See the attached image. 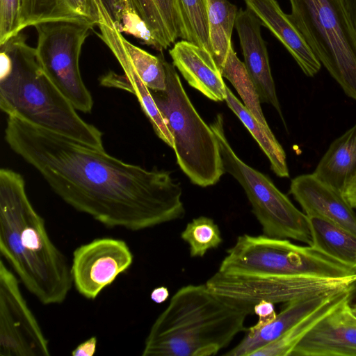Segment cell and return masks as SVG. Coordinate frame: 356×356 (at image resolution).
<instances>
[{
  "mask_svg": "<svg viewBox=\"0 0 356 356\" xmlns=\"http://www.w3.org/2000/svg\"><path fill=\"white\" fill-rule=\"evenodd\" d=\"M4 133L58 197L105 227L139 231L185 215L181 188L168 171L125 163L15 116H8Z\"/></svg>",
  "mask_w": 356,
  "mask_h": 356,
  "instance_id": "6da1fadb",
  "label": "cell"
},
{
  "mask_svg": "<svg viewBox=\"0 0 356 356\" xmlns=\"http://www.w3.org/2000/svg\"><path fill=\"white\" fill-rule=\"evenodd\" d=\"M0 252L42 304L66 300L73 284L70 266L31 204L23 177L8 168L0 170Z\"/></svg>",
  "mask_w": 356,
  "mask_h": 356,
  "instance_id": "7a4b0ae2",
  "label": "cell"
},
{
  "mask_svg": "<svg viewBox=\"0 0 356 356\" xmlns=\"http://www.w3.org/2000/svg\"><path fill=\"white\" fill-rule=\"evenodd\" d=\"M252 306L221 296L206 284L180 288L152 324L143 356H211L245 331Z\"/></svg>",
  "mask_w": 356,
  "mask_h": 356,
  "instance_id": "3957f363",
  "label": "cell"
},
{
  "mask_svg": "<svg viewBox=\"0 0 356 356\" xmlns=\"http://www.w3.org/2000/svg\"><path fill=\"white\" fill-rule=\"evenodd\" d=\"M0 108L33 125L104 149L102 133L86 122L41 68L22 32L0 44Z\"/></svg>",
  "mask_w": 356,
  "mask_h": 356,
  "instance_id": "277c9868",
  "label": "cell"
},
{
  "mask_svg": "<svg viewBox=\"0 0 356 356\" xmlns=\"http://www.w3.org/2000/svg\"><path fill=\"white\" fill-rule=\"evenodd\" d=\"M164 66L165 89L149 90L172 135L177 162L193 184L213 186L225 172L218 140L193 106L174 65L164 60Z\"/></svg>",
  "mask_w": 356,
  "mask_h": 356,
  "instance_id": "5b68a950",
  "label": "cell"
},
{
  "mask_svg": "<svg viewBox=\"0 0 356 356\" xmlns=\"http://www.w3.org/2000/svg\"><path fill=\"white\" fill-rule=\"evenodd\" d=\"M219 271L257 275H314L330 278L355 277L351 266L312 246L266 235L239 236L227 251Z\"/></svg>",
  "mask_w": 356,
  "mask_h": 356,
  "instance_id": "8992f818",
  "label": "cell"
},
{
  "mask_svg": "<svg viewBox=\"0 0 356 356\" xmlns=\"http://www.w3.org/2000/svg\"><path fill=\"white\" fill-rule=\"evenodd\" d=\"M289 2V17L321 65L356 100V30L341 0Z\"/></svg>",
  "mask_w": 356,
  "mask_h": 356,
  "instance_id": "52a82bcc",
  "label": "cell"
},
{
  "mask_svg": "<svg viewBox=\"0 0 356 356\" xmlns=\"http://www.w3.org/2000/svg\"><path fill=\"white\" fill-rule=\"evenodd\" d=\"M210 127L219 144L225 172L234 177L244 189L264 234L310 245L312 239L307 216L298 209L269 177L236 155L225 136L221 114L216 115Z\"/></svg>",
  "mask_w": 356,
  "mask_h": 356,
  "instance_id": "ba28073f",
  "label": "cell"
},
{
  "mask_svg": "<svg viewBox=\"0 0 356 356\" xmlns=\"http://www.w3.org/2000/svg\"><path fill=\"white\" fill-rule=\"evenodd\" d=\"M34 26L37 32L35 51L41 68L76 111L90 113L93 99L82 79L79 58L95 26L79 20H57Z\"/></svg>",
  "mask_w": 356,
  "mask_h": 356,
  "instance_id": "9c48e42d",
  "label": "cell"
},
{
  "mask_svg": "<svg viewBox=\"0 0 356 356\" xmlns=\"http://www.w3.org/2000/svg\"><path fill=\"white\" fill-rule=\"evenodd\" d=\"M356 277L330 278L314 275H257L218 270L206 282L217 294L254 307L261 300L286 303L309 296L338 292L354 285Z\"/></svg>",
  "mask_w": 356,
  "mask_h": 356,
  "instance_id": "30bf717a",
  "label": "cell"
},
{
  "mask_svg": "<svg viewBox=\"0 0 356 356\" xmlns=\"http://www.w3.org/2000/svg\"><path fill=\"white\" fill-rule=\"evenodd\" d=\"M19 280L0 260V355L49 356V341L19 286Z\"/></svg>",
  "mask_w": 356,
  "mask_h": 356,
  "instance_id": "8fae6325",
  "label": "cell"
},
{
  "mask_svg": "<svg viewBox=\"0 0 356 356\" xmlns=\"http://www.w3.org/2000/svg\"><path fill=\"white\" fill-rule=\"evenodd\" d=\"M134 255L122 239L95 238L73 252L70 266L73 285L84 298L95 300L130 268Z\"/></svg>",
  "mask_w": 356,
  "mask_h": 356,
  "instance_id": "7c38bea8",
  "label": "cell"
},
{
  "mask_svg": "<svg viewBox=\"0 0 356 356\" xmlns=\"http://www.w3.org/2000/svg\"><path fill=\"white\" fill-rule=\"evenodd\" d=\"M350 298L323 318L291 356H356V318L350 312Z\"/></svg>",
  "mask_w": 356,
  "mask_h": 356,
  "instance_id": "4fadbf2b",
  "label": "cell"
},
{
  "mask_svg": "<svg viewBox=\"0 0 356 356\" xmlns=\"http://www.w3.org/2000/svg\"><path fill=\"white\" fill-rule=\"evenodd\" d=\"M289 193L307 217H317L337 225L356 236V213L343 194L313 173L292 179Z\"/></svg>",
  "mask_w": 356,
  "mask_h": 356,
  "instance_id": "5bb4252c",
  "label": "cell"
},
{
  "mask_svg": "<svg viewBox=\"0 0 356 356\" xmlns=\"http://www.w3.org/2000/svg\"><path fill=\"white\" fill-rule=\"evenodd\" d=\"M261 26L259 19L248 8L238 11L235 27L247 72L257 90L260 102L271 104L283 120L266 46L261 35Z\"/></svg>",
  "mask_w": 356,
  "mask_h": 356,
  "instance_id": "9a60e30c",
  "label": "cell"
},
{
  "mask_svg": "<svg viewBox=\"0 0 356 356\" xmlns=\"http://www.w3.org/2000/svg\"><path fill=\"white\" fill-rule=\"evenodd\" d=\"M172 64L188 84L207 98L221 102L227 96V85L213 56L205 49L182 40L169 51Z\"/></svg>",
  "mask_w": 356,
  "mask_h": 356,
  "instance_id": "2e32d148",
  "label": "cell"
},
{
  "mask_svg": "<svg viewBox=\"0 0 356 356\" xmlns=\"http://www.w3.org/2000/svg\"><path fill=\"white\" fill-rule=\"evenodd\" d=\"M244 1L247 8L281 42L307 76H314L319 72L321 63L276 0Z\"/></svg>",
  "mask_w": 356,
  "mask_h": 356,
  "instance_id": "e0dca14e",
  "label": "cell"
},
{
  "mask_svg": "<svg viewBox=\"0 0 356 356\" xmlns=\"http://www.w3.org/2000/svg\"><path fill=\"white\" fill-rule=\"evenodd\" d=\"M340 291L309 296L285 303V307L270 323L258 329L246 328L243 339L225 355L252 356L255 351L278 339Z\"/></svg>",
  "mask_w": 356,
  "mask_h": 356,
  "instance_id": "ac0fdd59",
  "label": "cell"
},
{
  "mask_svg": "<svg viewBox=\"0 0 356 356\" xmlns=\"http://www.w3.org/2000/svg\"><path fill=\"white\" fill-rule=\"evenodd\" d=\"M57 20H79L98 25L95 0H20L19 31L28 26Z\"/></svg>",
  "mask_w": 356,
  "mask_h": 356,
  "instance_id": "d6986e66",
  "label": "cell"
},
{
  "mask_svg": "<svg viewBox=\"0 0 356 356\" xmlns=\"http://www.w3.org/2000/svg\"><path fill=\"white\" fill-rule=\"evenodd\" d=\"M313 174L343 193L356 175V124L331 143Z\"/></svg>",
  "mask_w": 356,
  "mask_h": 356,
  "instance_id": "ffe728a7",
  "label": "cell"
},
{
  "mask_svg": "<svg viewBox=\"0 0 356 356\" xmlns=\"http://www.w3.org/2000/svg\"><path fill=\"white\" fill-rule=\"evenodd\" d=\"M145 22L161 51L181 38L184 30L176 0H129Z\"/></svg>",
  "mask_w": 356,
  "mask_h": 356,
  "instance_id": "44dd1931",
  "label": "cell"
},
{
  "mask_svg": "<svg viewBox=\"0 0 356 356\" xmlns=\"http://www.w3.org/2000/svg\"><path fill=\"white\" fill-rule=\"evenodd\" d=\"M355 284L336 293L276 340L255 351L252 356H288L300 340L327 314L346 298L352 296Z\"/></svg>",
  "mask_w": 356,
  "mask_h": 356,
  "instance_id": "7402d4cb",
  "label": "cell"
},
{
  "mask_svg": "<svg viewBox=\"0 0 356 356\" xmlns=\"http://www.w3.org/2000/svg\"><path fill=\"white\" fill-rule=\"evenodd\" d=\"M225 102L239 118L267 156L270 168L280 177H289L285 152L273 134H269L258 122L248 108L227 86Z\"/></svg>",
  "mask_w": 356,
  "mask_h": 356,
  "instance_id": "603a6c76",
  "label": "cell"
},
{
  "mask_svg": "<svg viewBox=\"0 0 356 356\" xmlns=\"http://www.w3.org/2000/svg\"><path fill=\"white\" fill-rule=\"evenodd\" d=\"M310 245L353 267L356 259V236L328 220L308 217Z\"/></svg>",
  "mask_w": 356,
  "mask_h": 356,
  "instance_id": "cb8c5ba5",
  "label": "cell"
},
{
  "mask_svg": "<svg viewBox=\"0 0 356 356\" xmlns=\"http://www.w3.org/2000/svg\"><path fill=\"white\" fill-rule=\"evenodd\" d=\"M237 13L236 6L228 0H207L210 42L213 58L220 71L232 46Z\"/></svg>",
  "mask_w": 356,
  "mask_h": 356,
  "instance_id": "d4e9b609",
  "label": "cell"
},
{
  "mask_svg": "<svg viewBox=\"0 0 356 356\" xmlns=\"http://www.w3.org/2000/svg\"><path fill=\"white\" fill-rule=\"evenodd\" d=\"M221 73L222 76L226 78L236 90L243 104L258 122L267 132L273 134L262 112L259 97L254 83L247 72L244 63L237 57L232 45L229 47L221 68Z\"/></svg>",
  "mask_w": 356,
  "mask_h": 356,
  "instance_id": "484cf974",
  "label": "cell"
},
{
  "mask_svg": "<svg viewBox=\"0 0 356 356\" xmlns=\"http://www.w3.org/2000/svg\"><path fill=\"white\" fill-rule=\"evenodd\" d=\"M121 67L124 74L122 75L120 89L127 90L137 97L143 111L149 120L157 136L173 148L172 135L158 108L149 89L144 84L131 67L127 65H122Z\"/></svg>",
  "mask_w": 356,
  "mask_h": 356,
  "instance_id": "4316f807",
  "label": "cell"
},
{
  "mask_svg": "<svg viewBox=\"0 0 356 356\" xmlns=\"http://www.w3.org/2000/svg\"><path fill=\"white\" fill-rule=\"evenodd\" d=\"M176 2L184 30V40L205 49L213 56L209 38L207 0H176Z\"/></svg>",
  "mask_w": 356,
  "mask_h": 356,
  "instance_id": "83f0119b",
  "label": "cell"
},
{
  "mask_svg": "<svg viewBox=\"0 0 356 356\" xmlns=\"http://www.w3.org/2000/svg\"><path fill=\"white\" fill-rule=\"evenodd\" d=\"M181 238L189 246L191 257H203L211 249L222 242L220 230L214 220L200 216L189 222L181 233Z\"/></svg>",
  "mask_w": 356,
  "mask_h": 356,
  "instance_id": "f1b7e54d",
  "label": "cell"
},
{
  "mask_svg": "<svg viewBox=\"0 0 356 356\" xmlns=\"http://www.w3.org/2000/svg\"><path fill=\"white\" fill-rule=\"evenodd\" d=\"M118 30L121 33L131 35L145 44L161 51L147 24L133 8L124 13Z\"/></svg>",
  "mask_w": 356,
  "mask_h": 356,
  "instance_id": "f546056e",
  "label": "cell"
},
{
  "mask_svg": "<svg viewBox=\"0 0 356 356\" xmlns=\"http://www.w3.org/2000/svg\"><path fill=\"white\" fill-rule=\"evenodd\" d=\"M20 0H0V44L20 33Z\"/></svg>",
  "mask_w": 356,
  "mask_h": 356,
  "instance_id": "4dcf8cb0",
  "label": "cell"
},
{
  "mask_svg": "<svg viewBox=\"0 0 356 356\" xmlns=\"http://www.w3.org/2000/svg\"><path fill=\"white\" fill-rule=\"evenodd\" d=\"M101 2L117 29L120 25L124 13L132 8L129 0H101Z\"/></svg>",
  "mask_w": 356,
  "mask_h": 356,
  "instance_id": "1f68e13d",
  "label": "cell"
},
{
  "mask_svg": "<svg viewBox=\"0 0 356 356\" xmlns=\"http://www.w3.org/2000/svg\"><path fill=\"white\" fill-rule=\"evenodd\" d=\"M254 314L259 316V320L255 325L252 326V328H261L273 321L276 317L274 303L261 300L254 305Z\"/></svg>",
  "mask_w": 356,
  "mask_h": 356,
  "instance_id": "d6a6232c",
  "label": "cell"
},
{
  "mask_svg": "<svg viewBox=\"0 0 356 356\" xmlns=\"http://www.w3.org/2000/svg\"><path fill=\"white\" fill-rule=\"evenodd\" d=\"M97 343V337H91L76 346L71 354L73 356H93L96 352Z\"/></svg>",
  "mask_w": 356,
  "mask_h": 356,
  "instance_id": "836d02e7",
  "label": "cell"
},
{
  "mask_svg": "<svg viewBox=\"0 0 356 356\" xmlns=\"http://www.w3.org/2000/svg\"><path fill=\"white\" fill-rule=\"evenodd\" d=\"M343 195L350 205L356 209V175L346 186Z\"/></svg>",
  "mask_w": 356,
  "mask_h": 356,
  "instance_id": "e575fe53",
  "label": "cell"
},
{
  "mask_svg": "<svg viewBox=\"0 0 356 356\" xmlns=\"http://www.w3.org/2000/svg\"><path fill=\"white\" fill-rule=\"evenodd\" d=\"M170 296L169 290L167 287L161 286L154 289L150 294V298L152 301L156 303L160 304L168 298Z\"/></svg>",
  "mask_w": 356,
  "mask_h": 356,
  "instance_id": "d590c367",
  "label": "cell"
},
{
  "mask_svg": "<svg viewBox=\"0 0 356 356\" xmlns=\"http://www.w3.org/2000/svg\"><path fill=\"white\" fill-rule=\"evenodd\" d=\"M352 24L356 30V0H341Z\"/></svg>",
  "mask_w": 356,
  "mask_h": 356,
  "instance_id": "8d00e7d4",
  "label": "cell"
},
{
  "mask_svg": "<svg viewBox=\"0 0 356 356\" xmlns=\"http://www.w3.org/2000/svg\"><path fill=\"white\" fill-rule=\"evenodd\" d=\"M350 312L356 318V304L353 305H350Z\"/></svg>",
  "mask_w": 356,
  "mask_h": 356,
  "instance_id": "74e56055",
  "label": "cell"
},
{
  "mask_svg": "<svg viewBox=\"0 0 356 356\" xmlns=\"http://www.w3.org/2000/svg\"><path fill=\"white\" fill-rule=\"evenodd\" d=\"M353 269H354V270H355V272L356 273V259H355V263H354V264L353 266Z\"/></svg>",
  "mask_w": 356,
  "mask_h": 356,
  "instance_id": "f35d334b",
  "label": "cell"
}]
</instances>
